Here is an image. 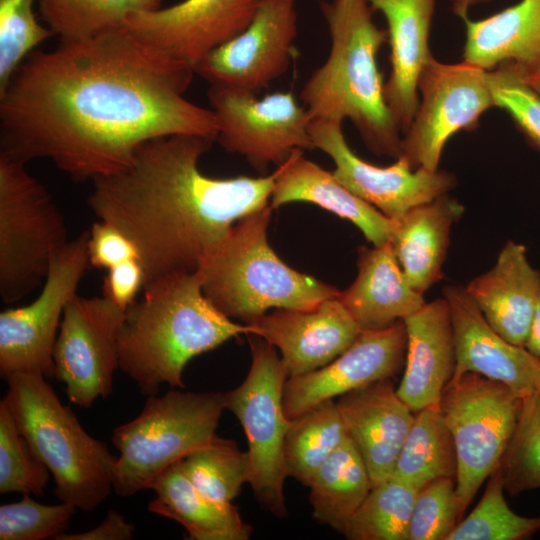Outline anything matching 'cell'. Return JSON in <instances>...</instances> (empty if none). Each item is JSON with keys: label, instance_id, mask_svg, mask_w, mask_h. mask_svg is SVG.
I'll list each match as a JSON object with an SVG mask.
<instances>
[{"label": "cell", "instance_id": "18", "mask_svg": "<svg viewBox=\"0 0 540 540\" xmlns=\"http://www.w3.org/2000/svg\"><path fill=\"white\" fill-rule=\"evenodd\" d=\"M407 348L404 322L373 331H361L339 356L314 371L288 377L283 407L293 419L311 407L370 383L392 378L401 368Z\"/></svg>", "mask_w": 540, "mask_h": 540}, {"label": "cell", "instance_id": "33", "mask_svg": "<svg viewBox=\"0 0 540 540\" xmlns=\"http://www.w3.org/2000/svg\"><path fill=\"white\" fill-rule=\"evenodd\" d=\"M42 21L59 40L124 28L128 15L162 7L163 0H36Z\"/></svg>", "mask_w": 540, "mask_h": 540}, {"label": "cell", "instance_id": "8", "mask_svg": "<svg viewBox=\"0 0 540 540\" xmlns=\"http://www.w3.org/2000/svg\"><path fill=\"white\" fill-rule=\"evenodd\" d=\"M69 242L64 216L26 163L0 153V296L15 303L46 280Z\"/></svg>", "mask_w": 540, "mask_h": 540}, {"label": "cell", "instance_id": "38", "mask_svg": "<svg viewBox=\"0 0 540 540\" xmlns=\"http://www.w3.org/2000/svg\"><path fill=\"white\" fill-rule=\"evenodd\" d=\"M50 471L19 432L4 400L0 401V493L42 495Z\"/></svg>", "mask_w": 540, "mask_h": 540}, {"label": "cell", "instance_id": "46", "mask_svg": "<svg viewBox=\"0 0 540 540\" xmlns=\"http://www.w3.org/2000/svg\"><path fill=\"white\" fill-rule=\"evenodd\" d=\"M452 4V10L455 15L464 19L468 15L470 8L477 4L487 2L489 0H450Z\"/></svg>", "mask_w": 540, "mask_h": 540}, {"label": "cell", "instance_id": "35", "mask_svg": "<svg viewBox=\"0 0 540 540\" xmlns=\"http://www.w3.org/2000/svg\"><path fill=\"white\" fill-rule=\"evenodd\" d=\"M181 469L196 489L208 499L228 504L250 479L247 451L231 439L215 436L211 442L179 461Z\"/></svg>", "mask_w": 540, "mask_h": 540}, {"label": "cell", "instance_id": "12", "mask_svg": "<svg viewBox=\"0 0 540 540\" xmlns=\"http://www.w3.org/2000/svg\"><path fill=\"white\" fill-rule=\"evenodd\" d=\"M88 237L89 230L82 232L52 257L33 302L0 313V374L4 379L19 372L55 377L57 330L89 265Z\"/></svg>", "mask_w": 540, "mask_h": 540}, {"label": "cell", "instance_id": "17", "mask_svg": "<svg viewBox=\"0 0 540 540\" xmlns=\"http://www.w3.org/2000/svg\"><path fill=\"white\" fill-rule=\"evenodd\" d=\"M260 0H183L135 12L124 28L142 42L195 69L213 50L239 35Z\"/></svg>", "mask_w": 540, "mask_h": 540}, {"label": "cell", "instance_id": "26", "mask_svg": "<svg viewBox=\"0 0 540 540\" xmlns=\"http://www.w3.org/2000/svg\"><path fill=\"white\" fill-rule=\"evenodd\" d=\"M275 172L270 206L276 209L289 202H310L352 222L374 246L390 240L392 219L362 200L332 172L295 150Z\"/></svg>", "mask_w": 540, "mask_h": 540}, {"label": "cell", "instance_id": "44", "mask_svg": "<svg viewBox=\"0 0 540 540\" xmlns=\"http://www.w3.org/2000/svg\"><path fill=\"white\" fill-rule=\"evenodd\" d=\"M134 525L126 521L123 515L115 510H109L103 522L86 532H66L55 540H130L134 536Z\"/></svg>", "mask_w": 540, "mask_h": 540}, {"label": "cell", "instance_id": "48", "mask_svg": "<svg viewBox=\"0 0 540 540\" xmlns=\"http://www.w3.org/2000/svg\"><path fill=\"white\" fill-rule=\"evenodd\" d=\"M539 391H540V389H539Z\"/></svg>", "mask_w": 540, "mask_h": 540}, {"label": "cell", "instance_id": "14", "mask_svg": "<svg viewBox=\"0 0 540 540\" xmlns=\"http://www.w3.org/2000/svg\"><path fill=\"white\" fill-rule=\"evenodd\" d=\"M124 318L125 311L103 296L76 295L66 305L53 349L54 378L73 404L90 408L112 393Z\"/></svg>", "mask_w": 540, "mask_h": 540}, {"label": "cell", "instance_id": "27", "mask_svg": "<svg viewBox=\"0 0 540 540\" xmlns=\"http://www.w3.org/2000/svg\"><path fill=\"white\" fill-rule=\"evenodd\" d=\"M464 206L447 193L392 219L391 243L411 287L424 293L443 277L451 228Z\"/></svg>", "mask_w": 540, "mask_h": 540}, {"label": "cell", "instance_id": "47", "mask_svg": "<svg viewBox=\"0 0 540 540\" xmlns=\"http://www.w3.org/2000/svg\"><path fill=\"white\" fill-rule=\"evenodd\" d=\"M524 76L525 81L538 93L540 94V75H528Z\"/></svg>", "mask_w": 540, "mask_h": 540}, {"label": "cell", "instance_id": "39", "mask_svg": "<svg viewBox=\"0 0 540 540\" xmlns=\"http://www.w3.org/2000/svg\"><path fill=\"white\" fill-rule=\"evenodd\" d=\"M76 507L47 505L23 494L20 501L0 506V540L53 539L66 532Z\"/></svg>", "mask_w": 540, "mask_h": 540}, {"label": "cell", "instance_id": "45", "mask_svg": "<svg viewBox=\"0 0 540 540\" xmlns=\"http://www.w3.org/2000/svg\"><path fill=\"white\" fill-rule=\"evenodd\" d=\"M525 348L540 361V295L536 304L533 321Z\"/></svg>", "mask_w": 540, "mask_h": 540}, {"label": "cell", "instance_id": "11", "mask_svg": "<svg viewBox=\"0 0 540 540\" xmlns=\"http://www.w3.org/2000/svg\"><path fill=\"white\" fill-rule=\"evenodd\" d=\"M208 100L217 126L216 141L224 150L244 156L258 171L280 165L295 150H312V121L290 91L263 97L256 93L210 85Z\"/></svg>", "mask_w": 540, "mask_h": 540}, {"label": "cell", "instance_id": "5", "mask_svg": "<svg viewBox=\"0 0 540 540\" xmlns=\"http://www.w3.org/2000/svg\"><path fill=\"white\" fill-rule=\"evenodd\" d=\"M270 205L238 220L198 270L207 299L248 323L270 308L308 309L339 291L284 263L267 241Z\"/></svg>", "mask_w": 540, "mask_h": 540}, {"label": "cell", "instance_id": "25", "mask_svg": "<svg viewBox=\"0 0 540 540\" xmlns=\"http://www.w3.org/2000/svg\"><path fill=\"white\" fill-rule=\"evenodd\" d=\"M354 282L338 295L361 331L391 326L426 302L409 284L391 243L360 246Z\"/></svg>", "mask_w": 540, "mask_h": 540}, {"label": "cell", "instance_id": "6", "mask_svg": "<svg viewBox=\"0 0 540 540\" xmlns=\"http://www.w3.org/2000/svg\"><path fill=\"white\" fill-rule=\"evenodd\" d=\"M5 379L3 400L17 429L53 476L58 500L94 511L113 489L117 458L83 429L41 373L19 372Z\"/></svg>", "mask_w": 540, "mask_h": 540}, {"label": "cell", "instance_id": "37", "mask_svg": "<svg viewBox=\"0 0 540 540\" xmlns=\"http://www.w3.org/2000/svg\"><path fill=\"white\" fill-rule=\"evenodd\" d=\"M511 496L540 488V391L523 398L521 412L499 465Z\"/></svg>", "mask_w": 540, "mask_h": 540}, {"label": "cell", "instance_id": "7", "mask_svg": "<svg viewBox=\"0 0 540 540\" xmlns=\"http://www.w3.org/2000/svg\"><path fill=\"white\" fill-rule=\"evenodd\" d=\"M225 409L222 392L170 390L148 396L136 418L113 430L112 443L120 452L115 493L129 497L148 489L169 466L211 442Z\"/></svg>", "mask_w": 540, "mask_h": 540}, {"label": "cell", "instance_id": "10", "mask_svg": "<svg viewBox=\"0 0 540 540\" xmlns=\"http://www.w3.org/2000/svg\"><path fill=\"white\" fill-rule=\"evenodd\" d=\"M251 365L243 382L225 393L226 409L239 420L248 441L249 484L259 504L278 518L288 514L284 441L289 426L283 407L287 372L276 348L247 334Z\"/></svg>", "mask_w": 540, "mask_h": 540}, {"label": "cell", "instance_id": "41", "mask_svg": "<svg viewBox=\"0 0 540 540\" xmlns=\"http://www.w3.org/2000/svg\"><path fill=\"white\" fill-rule=\"evenodd\" d=\"M459 521L456 479H435L417 493L407 540H447Z\"/></svg>", "mask_w": 540, "mask_h": 540}, {"label": "cell", "instance_id": "4", "mask_svg": "<svg viewBox=\"0 0 540 540\" xmlns=\"http://www.w3.org/2000/svg\"><path fill=\"white\" fill-rule=\"evenodd\" d=\"M319 7L330 50L300 90L303 106L312 120L349 119L371 152L397 159L402 138L385 101L377 63L387 30L374 23L368 0H322Z\"/></svg>", "mask_w": 540, "mask_h": 540}, {"label": "cell", "instance_id": "2", "mask_svg": "<svg viewBox=\"0 0 540 540\" xmlns=\"http://www.w3.org/2000/svg\"><path fill=\"white\" fill-rule=\"evenodd\" d=\"M214 141L197 135L152 139L126 169L92 181L89 208L134 243L145 283L198 272L238 220L270 205L275 172L214 178L200 171L199 160Z\"/></svg>", "mask_w": 540, "mask_h": 540}, {"label": "cell", "instance_id": "19", "mask_svg": "<svg viewBox=\"0 0 540 540\" xmlns=\"http://www.w3.org/2000/svg\"><path fill=\"white\" fill-rule=\"evenodd\" d=\"M245 324L280 351L288 377L325 366L361 333L338 296L308 309H277Z\"/></svg>", "mask_w": 540, "mask_h": 540}, {"label": "cell", "instance_id": "13", "mask_svg": "<svg viewBox=\"0 0 540 540\" xmlns=\"http://www.w3.org/2000/svg\"><path fill=\"white\" fill-rule=\"evenodd\" d=\"M486 70L462 61L445 64L432 57L418 81L422 95L402 138V154L413 169L438 170L449 138L473 130L481 115L496 107Z\"/></svg>", "mask_w": 540, "mask_h": 540}, {"label": "cell", "instance_id": "9", "mask_svg": "<svg viewBox=\"0 0 540 540\" xmlns=\"http://www.w3.org/2000/svg\"><path fill=\"white\" fill-rule=\"evenodd\" d=\"M522 403L523 397L506 384L472 372L453 376L445 387L439 405L456 449L460 520L500 465Z\"/></svg>", "mask_w": 540, "mask_h": 540}, {"label": "cell", "instance_id": "34", "mask_svg": "<svg viewBox=\"0 0 540 540\" xmlns=\"http://www.w3.org/2000/svg\"><path fill=\"white\" fill-rule=\"evenodd\" d=\"M418 491L392 477L376 484L342 534L349 540H407Z\"/></svg>", "mask_w": 540, "mask_h": 540}, {"label": "cell", "instance_id": "20", "mask_svg": "<svg viewBox=\"0 0 540 540\" xmlns=\"http://www.w3.org/2000/svg\"><path fill=\"white\" fill-rule=\"evenodd\" d=\"M443 297L451 312L456 359L453 376L476 373L506 384L523 398L539 391L540 361L497 333L465 287L449 285L443 289Z\"/></svg>", "mask_w": 540, "mask_h": 540}, {"label": "cell", "instance_id": "16", "mask_svg": "<svg viewBox=\"0 0 540 540\" xmlns=\"http://www.w3.org/2000/svg\"><path fill=\"white\" fill-rule=\"evenodd\" d=\"M309 132L314 148L333 160L332 173L336 179L390 219L448 193L456 185L452 173L423 167L413 169L403 156L387 167L361 159L349 147L341 122L314 119Z\"/></svg>", "mask_w": 540, "mask_h": 540}, {"label": "cell", "instance_id": "1", "mask_svg": "<svg viewBox=\"0 0 540 540\" xmlns=\"http://www.w3.org/2000/svg\"><path fill=\"white\" fill-rule=\"evenodd\" d=\"M194 74L125 28L34 50L0 91V153L84 182L126 169L152 139L216 141L213 111L183 96Z\"/></svg>", "mask_w": 540, "mask_h": 540}, {"label": "cell", "instance_id": "28", "mask_svg": "<svg viewBox=\"0 0 540 540\" xmlns=\"http://www.w3.org/2000/svg\"><path fill=\"white\" fill-rule=\"evenodd\" d=\"M463 20V61L486 71L512 62L525 76L540 75V0H521L484 19Z\"/></svg>", "mask_w": 540, "mask_h": 540}, {"label": "cell", "instance_id": "21", "mask_svg": "<svg viewBox=\"0 0 540 540\" xmlns=\"http://www.w3.org/2000/svg\"><path fill=\"white\" fill-rule=\"evenodd\" d=\"M336 405L372 485L391 477L415 415L397 394L392 379L347 392L339 396Z\"/></svg>", "mask_w": 540, "mask_h": 540}, {"label": "cell", "instance_id": "24", "mask_svg": "<svg viewBox=\"0 0 540 540\" xmlns=\"http://www.w3.org/2000/svg\"><path fill=\"white\" fill-rule=\"evenodd\" d=\"M407 334L406 365L396 388L414 412L438 404L455 370L450 307L442 297L426 302L403 320Z\"/></svg>", "mask_w": 540, "mask_h": 540}, {"label": "cell", "instance_id": "23", "mask_svg": "<svg viewBox=\"0 0 540 540\" xmlns=\"http://www.w3.org/2000/svg\"><path fill=\"white\" fill-rule=\"evenodd\" d=\"M465 289L497 333L525 348L540 295V271L523 244L506 242L495 264Z\"/></svg>", "mask_w": 540, "mask_h": 540}, {"label": "cell", "instance_id": "36", "mask_svg": "<svg viewBox=\"0 0 540 540\" xmlns=\"http://www.w3.org/2000/svg\"><path fill=\"white\" fill-rule=\"evenodd\" d=\"M498 466L488 477L486 489L476 507L462 518L447 540H521L540 531V515L524 517L509 507Z\"/></svg>", "mask_w": 540, "mask_h": 540}, {"label": "cell", "instance_id": "31", "mask_svg": "<svg viewBox=\"0 0 540 540\" xmlns=\"http://www.w3.org/2000/svg\"><path fill=\"white\" fill-rule=\"evenodd\" d=\"M456 474L455 444L439 403L419 410L414 415L391 477L419 490L441 477L456 479Z\"/></svg>", "mask_w": 540, "mask_h": 540}, {"label": "cell", "instance_id": "15", "mask_svg": "<svg viewBox=\"0 0 540 540\" xmlns=\"http://www.w3.org/2000/svg\"><path fill=\"white\" fill-rule=\"evenodd\" d=\"M297 0H260L248 26L210 52L194 72L210 85L256 93L283 76L297 50Z\"/></svg>", "mask_w": 540, "mask_h": 540}, {"label": "cell", "instance_id": "43", "mask_svg": "<svg viewBox=\"0 0 540 540\" xmlns=\"http://www.w3.org/2000/svg\"><path fill=\"white\" fill-rule=\"evenodd\" d=\"M145 283L144 269L138 259H131L108 269L103 280V297L126 311L136 301Z\"/></svg>", "mask_w": 540, "mask_h": 540}, {"label": "cell", "instance_id": "42", "mask_svg": "<svg viewBox=\"0 0 540 540\" xmlns=\"http://www.w3.org/2000/svg\"><path fill=\"white\" fill-rule=\"evenodd\" d=\"M88 259L89 264L96 268L109 269L127 260H139V253L124 233L99 220L89 230Z\"/></svg>", "mask_w": 540, "mask_h": 540}, {"label": "cell", "instance_id": "40", "mask_svg": "<svg viewBox=\"0 0 540 540\" xmlns=\"http://www.w3.org/2000/svg\"><path fill=\"white\" fill-rule=\"evenodd\" d=\"M487 79L496 107L505 110L527 141L540 151V94L512 62L488 71Z\"/></svg>", "mask_w": 540, "mask_h": 540}, {"label": "cell", "instance_id": "30", "mask_svg": "<svg viewBox=\"0 0 540 540\" xmlns=\"http://www.w3.org/2000/svg\"><path fill=\"white\" fill-rule=\"evenodd\" d=\"M307 487L313 518L342 533L373 485L361 454L347 437L315 471Z\"/></svg>", "mask_w": 540, "mask_h": 540}, {"label": "cell", "instance_id": "29", "mask_svg": "<svg viewBox=\"0 0 540 540\" xmlns=\"http://www.w3.org/2000/svg\"><path fill=\"white\" fill-rule=\"evenodd\" d=\"M148 489L157 496L148 510L181 524L189 539L248 540L252 534L238 507L205 497L183 473L179 461L161 472Z\"/></svg>", "mask_w": 540, "mask_h": 540}, {"label": "cell", "instance_id": "32", "mask_svg": "<svg viewBox=\"0 0 540 540\" xmlns=\"http://www.w3.org/2000/svg\"><path fill=\"white\" fill-rule=\"evenodd\" d=\"M347 437L334 399L290 419L283 451L287 476L307 486L315 471Z\"/></svg>", "mask_w": 540, "mask_h": 540}, {"label": "cell", "instance_id": "22", "mask_svg": "<svg viewBox=\"0 0 540 540\" xmlns=\"http://www.w3.org/2000/svg\"><path fill=\"white\" fill-rule=\"evenodd\" d=\"M368 1L387 23L391 72L384 96L394 121L405 132L419 106V77L433 57L428 40L436 0Z\"/></svg>", "mask_w": 540, "mask_h": 540}, {"label": "cell", "instance_id": "3", "mask_svg": "<svg viewBox=\"0 0 540 540\" xmlns=\"http://www.w3.org/2000/svg\"><path fill=\"white\" fill-rule=\"evenodd\" d=\"M204 295L199 272L172 273L144 284L125 311L119 335V368L144 395L161 384L184 389L186 364L240 334H250Z\"/></svg>", "mask_w": 540, "mask_h": 540}]
</instances>
